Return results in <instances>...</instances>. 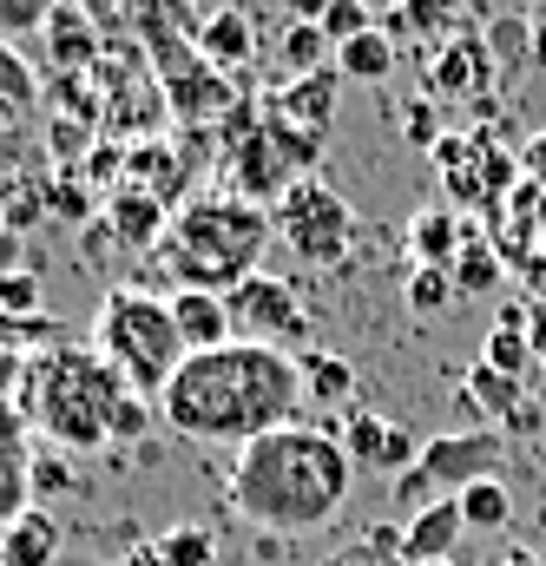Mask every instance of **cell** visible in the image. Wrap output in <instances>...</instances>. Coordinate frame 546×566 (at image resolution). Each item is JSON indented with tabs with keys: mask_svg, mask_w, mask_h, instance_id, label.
<instances>
[{
	"mask_svg": "<svg viewBox=\"0 0 546 566\" xmlns=\"http://www.w3.org/2000/svg\"><path fill=\"white\" fill-rule=\"evenodd\" d=\"M165 428L204 448H251L258 434L303 422V363L271 343H224L178 363L158 396Z\"/></svg>",
	"mask_w": 546,
	"mask_h": 566,
	"instance_id": "1",
	"label": "cell"
},
{
	"mask_svg": "<svg viewBox=\"0 0 546 566\" xmlns=\"http://www.w3.org/2000/svg\"><path fill=\"white\" fill-rule=\"evenodd\" d=\"M356 488V461L343 454L336 428H276L258 434L251 448H238V468H231V514L251 521L258 534L276 541H296V534H316L343 514Z\"/></svg>",
	"mask_w": 546,
	"mask_h": 566,
	"instance_id": "2",
	"label": "cell"
},
{
	"mask_svg": "<svg viewBox=\"0 0 546 566\" xmlns=\"http://www.w3.org/2000/svg\"><path fill=\"white\" fill-rule=\"evenodd\" d=\"M271 238H276V224L264 205L231 198V191L191 198L171 218V231L158 238L151 271H165L178 290H218V296H231L244 277H258V258H264Z\"/></svg>",
	"mask_w": 546,
	"mask_h": 566,
	"instance_id": "3",
	"label": "cell"
},
{
	"mask_svg": "<svg viewBox=\"0 0 546 566\" xmlns=\"http://www.w3.org/2000/svg\"><path fill=\"white\" fill-rule=\"evenodd\" d=\"M93 356L133 396H165V382L185 363V336L171 323V296H151V290H133V283L106 290L99 316H93Z\"/></svg>",
	"mask_w": 546,
	"mask_h": 566,
	"instance_id": "4",
	"label": "cell"
},
{
	"mask_svg": "<svg viewBox=\"0 0 546 566\" xmlns=\"http://www.w3.org/2000/svg\"><path fill=\"white\" fill-rule=\"evenodd\" d=\"M133 389L93 356V349H60L53 363H40L33 376V422L53 448L93 454L99 441H113V416Z\"/></svg>",
	"mask_w": 546,
	"mask_h": 566,
	"instance_id": "5",
	"label": "cell"
},
{
	"mask_svg": "<svg viewBox=\"0 0 546 566\" xmlns=\"http://www.w3.org/2000/svg\"><path fill=\"white\" fill-rule=\"evenodd\" d=\"M507 461V434L501 428H454V434H428L421 441V461L409 474H396V507L402 514H421L428 501H454L461 488L474 481H494Z\"/></svg>",
	"mask_w": 546,
	"mask_h": 566,
	"instance_id": "6",
	"label": "cell"
},
{
	"mask_svg": "<svg viewBox=\"0 0 546 566\" xmlns=\"http://www.w3.org/2000/svg\"><path fill=\"white\" fill-rule=\"evenodd\" d=\"M271 224L309 271H343V264L356 258V211H349V198H343L329 178H316V171L296 178V185L276 198Z\"/></svg>",
	"mask_w": 546,
	"mask_h": 566,
	"instance_id": "7",
	"label": "cell"
},
{
	"mask_svg": "<svg viewBox=\"0 0 546 566\" xmlns=\"http://www.w3.org/2000/svg\"><path fill=\"white\" fill-rule=\"evenodd\" d=\"M231 329H238V343H271V349H296L303 336H309V316H303V296L290 290L283 277L271 271H258V277H244L231 296Z\"/></svg>",
	"mask_w": 546,
	"mask_h": 566,
	"instance_id": "8",
	"label": "cell"
},
{
	"mask_svg": "<svg viewBox=\"0 0 546 566\" xmlns=\"http://www.w3.org/2000/svg\"><path fill=\"white\" fill-rule=\"evenodd\" d=\"M336 441H343V454L356 468H376V474H409L414 461H421L414 428L382 422V416H349V422L336 428Z\"/></svg>",
	"mask_w": 546,
	"mask_h": 566,
	"instance_id": "9",
	"label": "cell"
},
{
	"mask_svg": "<svg viewBox=\"0 0 546 566\" xmlns=\"http://www.w3.org/2000/svg\"><path fill=\"white\" fill-rule=\"evenodd\" d=\"M487 86H494V53H487V40L454 33L448 46H434V60H428V93H434V99H487Z\"/></svg>",
	"mask_w": 546,
	"mask_h": 566,
	"instance_id": "10",
	"label": "cell"
},
{
	"mask_svg": "<svg viewBox=\"0 0 546 566\" xmlns=\"http://www.w3.org/2000/svg\"><path fill=\"white\" fill-rule=\"evenodd\" d=\"M461 402L481 416L487 428H534V402H527V382L521 376H501V369H487V363H474L468 369V382H461Z\"/></svg>",
	"mask_w": 546,
	"mask_h": 566,
	"instance_id": "11",
	"label": "cell"
},
{
	"mask_svg": "<svg viewBox=\"0 0 546 566\" xmlns=\"http://www.w3.org/2000/svg\"><path fill=\"white\" fill-rule=\"evenodd\" d=\"M106 231L126 251H158V238L171 231V205L138 185H119V191H106Z\"/></svg>",
	"mask_w": 546,
	"mask_h": 566,
	"instance_id": "12",
	"label": "cell"
},
{
	"mask_svg": "<svg viewBox=\"0 0 546 566\" xmlns=\"http://www.w3.org/2000/svg\"><path fill=\"white\" fill-rule=\"evenodd\" d=\"M468 541V521H461V501H428L421 514L402 521V566H434L454 560V547Z\"/></svg>",
	"mask_w": 546,
	"mask_h": 566,
	"instance_id": "13",
	"label": "cell"
},
{
	"mask_svg": "<svg viewBox=\"0 0 546 566\" xmlns=\"http://www.w3.org/2000/svg\"><path fill=\"white\" fill-rule=\"evenodd\" d=\"M336 86H343L336 66L303 73V80H290V86L271 99V113L276 119H290L296 133H309V139H329V126H336Z\"/></svg>",
	"mask_w": 546,
	"mask_h": 566,
	"instance_id": "14",
	"label": "cell"
},
{
	"mask_svg": "<svg viewBox=\"0 0 546 566\" xmlns=\"http://www.w3.org/2000/svg\"><path fill=\"white\" fill-rule=\"evenodd\" d=\"M171 323H178V336H185V356L238 343V329H231V303H224L218 290H171Z\"/></svg>",
	"mask_w": 546,
	"mask_h": 566,
	"instance_id": "15",
	"label": "cell"
},
{
	"mask_svg": "<svg viewBox=\"0 0 546 566\" xmlns=\"http://www.w3.org/2000/svg\"><path fill=\"white\" fill-rule=\"evenodd\" d=\"M66 547V527L46 507H20L0 534V566H53Z\"/></svg>",
	"mask_w": 546,
	"mask_h": 566,
	"instance_id": "16",
	"label": "cell"
},
{
	"mask_svg": "<svg viewBox=\"0 0 546 566\" xmlns=\"http://www.w3.org/2000/svg\"><path fill=\"white\" fill-rule=\"evenodd\" d=\"M46 60H53L60 73L99 66V20H93L86 7L60 0V7H53V20H46Z\"/></svg>",
	"mask_w": 546,
	"mask_h": 566,
	"instance_id": "17",
	"label": "cell"
},
{
	"mask_svg": "<svg viewBox=\"0 0 546 566\" xmlns=\"http://www.w3.org/2000/svg\"><path fill=\"white\" fill-rule=\"evenodd\" d=\"M468 231H474V224H468L461 211L428 205V211H414V218H409V258H414V264H428V271H448V264L461 258Z\"/></svg>",
	"mask_w": 546,
	"mask_h": 566,
	"instance_id": "18",
	"label": "cell"
},
{
	"mask_svg": "<svg viewBox=\"0 0 546 566\" xmlns=\"http://www.w3.org/2000/svg\"><path fill=\"white\" fill-rule=\"evenodd\" d=\"M251 53H258V33H251V13L244 7H224L211 27H198V60L211 73H238Z\"/></svg>",
	"mask_w": 546,
	"mask_h": 566,
	"instance_id": "19",
	"label": "cell"
},
{
	"mask_svg": "<svg viewBox=\"0 0 546 566\" xmlns=\"http://www.w3.org/2000/svg\"><path fill=\"white\" fill-rule=\"evenodd\" d=\"M303 402L316 409H349L356 402V363L349 356H329V349H303Z\"/></svg>",
	"mask_w": 546,
	"mask_h": 566,
	"instance_id": "20",
	"label": "cell"
},
{
	"mask_svg": "<svg viewBox=\"0 0 546 566\" xmlns=\"http://www.w3.org/2000/svg\"><path fill=\"white\" fill-rule=\"evenodd\" d=\"M396 60H402V46H396L389 27H369L363 40L336 46V73H343V80H363V86H382V80L396 73Z\"/></svg>",
	"mask_w": 546,
	"mask_h": 566,
	"instance_id": "21",
	"label": "cell"
},
{
	"mask_svg": "<svg viewBox=\"0 0 546 566\" xmlns=\"http://www.w3.org/2000/svg\"><path fill=\"white\" fill-rule=\"evenodd\" d=\"M448 277H454V296H494L501 277H507V258L494 251V238L468 231V244H461V258L448 264Z\"/></svg>",
	"mask_w": 546,
	"mask_h": 566,
	"instance_id": "22",
	"label": "cell"
},
{
	"mask_svg": "<svg viewBox=\"0 0 546 566\" xmlns=\"http://www.w3.org/2000/svg\"><path fill=\"white\" fill-rule=\"evenodd\" d=\"M211 560H218V534H211V527H198V521L165 527V534H158V547L133 554V566H211Z\"/></svg>",
	"mask_w": 546,
	"mask_h": 566,
	"instance_id": "23",
	"label": "cell"
},
{
	"mask_svg": "<svg viewBox=\"0 0 546 566\" xmlns=\"http://www.w3.org/2000/svg\"><path fill=\"white\" fill-rule=\"evenodd\" d=\"M185 171H191V165H178V151H165V145H126V185L151 191V198H165V205L178 198Z\"/></svg>",
	"mask_w": 546,
	"mask_h": 566,
	"instance_id": "24",
	"label": "cell"
},
{
	"mask_svg": "<svg viewBox=\"0 0 546 566\" xmlns=\"http://www.w3.org/2000/svg\"><path fill=\"white\" fill-rule=\"evenodd\" d=\"M389 33H396V46H402V40L448 46V40H454V0H402V7L389 13Z\"/></svg>",
	"mask_w": 546,
	"mask_h": 566,
	"instance_id": "25",
	"label": "cell"
},
{
	"mask_svg": "<svg viewBox=\"0 0 546 566\" xmlns=\"http://www.w3.org/2000/svg\"><path fill=\"white\" fill-rule=\"evenodd\" d=\"M454 501H461V521H468V534H501V527L514 521V494H507V481H501V474H494V481H474V488H461Z\"/></svg>",
	"mask_w": 546,
	"mask_h": 566,
	"instance_id": "26",
	"label": "cell"
},
{
	"mask_svg": "<svg viewBox=\"0 0 546 566\" xmlns=\"http://www.w3.org/2000/svg\"><path fill=\"white\" fill-rule=\"evenodd\" d=\"M276 53H283L290 80L336 66V46H329V40H323V27H309V20H290V27H283V40H276Z\"/></svg>",
	"mask_w": 546,
	"mask_h": 566,
	"instance_id": "27",
	"label": "cell"
},
{
	"mask_svg": "<svg viewBox=\"0 0 546 566\" xmlns=\"http://www.w3.org/2000/svg\"><path fill=\"white\" fill-rule=\"evenodd\" d=\"M481 363H487V369H501V376H521V382L540 369V363H534V343H527V329H501V323L487 329V343H481Z\"/></svg>",
	"mask_w": 546,
	"mask_h": 566,
	"instance_id": "28",
	"label": "cell"
},
{
	"mask_svg": "<svg viewBox=\"0 0 546 566\" xmlns=\"http://www.w3.org/2000/svg\"><path fill=\"white\" fill-rule=\"evenodd\" d=\"M402 296H409L414 316H441V310L454 303V277H448V271H428V264H409V283H402Z\"/></svg>",
	"mask_w": 546,
	"mask_h": 566,
	"instance_id": "29",
	"label": "cell"
},
{
	"mask_svg": "<svg viewBox=\"0 0 546 566\" xmlns=\"http://www.w3.org/2000/svg\"><path fill=\"white\" fill-rule=\"evenodd\" d=\"M316 27H323V40H329V46H349V40H363L369 27H382V20H376V7H369V0H336Z\"/></svg>",
	"mask_w": 546,
	"mask_h": 566,
	"instance_id": "30",
	"label": "cell"
},
{
	"mask_svg": "<svg viewBox=\"0 0 546 566\" xmlns=\"http://www.w3.org/2000/svg\"><path fill=\"white\" fill-rule=\"evenodd\" d=\"M53 7H60V0H0V46L27 40V33H46Z\"/></svg>",
	"mask_w": 546,
	"mask_h": 566,
	"instance_id": "31",
	"label": "cell"
},
{
	"mask_svg": "<svg viewBox=\"0 0 546 566\" xmlns=\"http://www.w3.org/2000/svg\"><path fill=\"white\" fill-rule=\"evenodd\" d=\"M0 99L7 106H40V73L13 46H0Z\"/></svg>",
	"mask_w": 546,
	"mask_h": 566,
	"instance_id": "32",
	"label": "cell"
},
{
	"mask_svg": "<svg viewBox=\"0 0 546 566\" xmlns=\"http://www.w3.org/2000/svg\"><path fill=\"white\" fill-rule=\"evenodd\" d=\"M487 53H494V60H507V66H514V60H534V27H527V20H514V13H507V20H494V27H487Z\"/></svg>",
	"mask_w": 546,
	"mask_h": 566,
	"instance_id": "33",
	"label": "cell"
},
{
	"mask_svg": "<svg viewBox=\"0 0 546 566\" xmlns=\"http://www.w3.org/2000/svg\"><path fill=\"white\" fill-rule=\"evenodd\" d=\"M0 310H7L13 323H27V316L40 310V277H33V271H7V277H0Z\"/></svg>",
	"mask_w": 546,
	"mask_h": 566,
	"instance_id": "34",
	"label": "cell"
},
{
	"mask_svg": "<svg viewBox=\"0 0 546 566\" xmlns=\"http://www.w3.org/2000/svg\"><path fill=\"white\" fill-rule=\"evenodd\" d=\"M402 139L421 145V151H434V145H441V119H434V99H414V106H402Z\"/></svg>",
	"mask_w": 546,
	"mask_h": 566,
	"instance_id": "35",
	"label": "cell"
},
{
	"mask_svg": "<svg viewBox=\"0 0 546 566\" xmlns=\"http://www.w3.org/2000/svg\"><path fill=\"white\" fill-rule=\"evenodd\" d=\"M145 434H151V409H145V396H126L113 416V441H145Z\"/></svg>",
	"mask_w": 546,
	"mask_h": 566,
	"instance_id": "36",
	"label": "cell"
},
{
	"mask_svg": "<svg viewBox=\"0 0 546 566\" xmlns=\"http://www.w3.org/2000/svg\"><path fill=\"white\" fill-rule=\"evenodd\" d=\"M33 488H40V494H66V488H73L66 461H46V454H40V461H33Z\"/></svg>",
	"mask_w": 546,
	"mask_h": 566,
	"instance_id": "37",
	"label": "cell"
},
{
	"mask_svg": "<svg viewBox=\"0 0 546 566\" xmlns=\"http://www.w3.org/2000/svg\"><path fill=\"white\" fill-rule=\"evenodd\" d=\"M521 283L534 290V303H540V310H546V251H534V258L521 264Z\"/></svg>",
	"mask_w": 546,
	"mask_h": 566,
	"instance_id": "38",
	"label": "cell"
},
{
	"mask_svg": "<svg viewBox=\"0 0 546 566\" xmlns=\"http://www.w3.org/2000/svg\"><path fill=\"white\" fill-rule=\"evenodd\" d=\"M521 171H527L534 185H546V139H534L527 151H521Z\"/></svg>",
	"mask_w": 546,
	"mask_h": 566,
	"instance_id": "39",
	"label": "cell"
},
{
	"mask_svg": "<svg viewBox=\"0 0 546 566\" xmlns=\"http://www.w3.org/2000/svg\"><path fill=\"white\" fill-rule=\"evenodd\" d=\"M53 145H60V151H80V145H86V126H73V119H53Z\"/></svg>",
	"mask_w": 546,
	"mask_h": 566,
	"instance_id": "40",
	"label": "cell"
},
{
	"mask_svg": "<svg viewBox=\"0 0 546 566\" xmlns=\"http://www.w3.org/2000/svg\"><path fill=\"white\" fill-rule=\"evenodd\" d=\"M329 7H336V0H290V20H309V27H316Z\"/></svg>",
	"mask_w": 546,
	"mask_h": 566,
	"instance_id": "41",
	"label": "cell"
},
{
	"mask_svg": "<svg viewBox=\"0 0 546 566\" xmlns=\"http://www.w3.org/2000/svg\"><path fill=\"white\" fill-rule=\"evenodd\" d=\"M527 343H534V363L546 369V310H534V323H527Z\"/></svg>",
	"mask_w": 546,
	"mask_h": 566,
	"instance_id": "42",
	"label": "cell"
},
{
	"mask_svg": "<svg viewBox=\"0 0 546 566\" xmlns=\"http://www.w3.org/2000/svg\"><path fill=\"white\" fill-rule=\"evenodd\" d=\"M501 566H540V554H534V547H507V554H501Z\"/></svg>",
	"mask_w": 546,
	"mask_h": 566,
	"instance_id": "43",
	"label": "cell"
},
{
	"mask_svg": "<svg viewBox=\"0 0 546 566\" xmlns=\"http://www.w3.org/2000/svg\"><path fill=\"white\" fill-rule=\"evenodd\" d=\"M534 60L546 66V20H534Z\"/></svg>",
	"mask_w": 546,
	"mask_h": 566,
	"instance_id": "44",
	"label": "cell"
},
{
	"mask_svg": "<svg viewBox=\"0 0 546 566\" xmlns=\"http://www.w3.org/2000/svg\"><path fill=\"white\" fill-rule=\"evenodd\" d=\"M540 534H546V507H540Z\"/></svg>",
	"mask_w": 546,
	"mask_h": 566,
	"instance_id": "45",
	"label": "cell"
},
{
	"mask_svg": "<svg viewBox=\"0 0 546 566\" xmlns=\"http://www.w3.org/2000/svg\"><path fill=\"white\" fill-rule=\"evenodd\" d=\"M434 566H454V560H434Z\"/></svg>",
	"mask_w": 546,
	"mask_h": 566,
	"instance_id": "46",
	"label": "cell"
},
{
	"mask_svg": "<svg viewBox=\"0 0 546 566\" xmlns=\"http://www.w3.org/2000/svg\"><path fill=\"white\" fill-rule=\"evenodd\" d=\"M329 566H349V560H329Z\"/></svg>",
	"mask_w": 546,
	"mask_h": 566,
	"instance_id": "47",
	"label": "cell"
}]
</instances>
